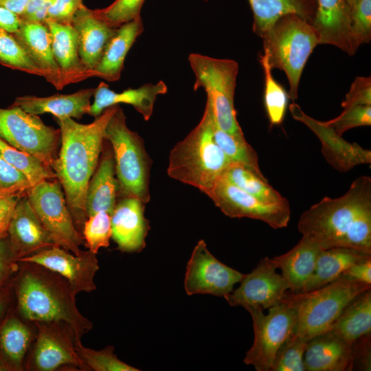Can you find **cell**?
Wrapping results in <instances>:
<instances>
[{"label":"cell","mask_w":371,"mask_h":371,"mask_svg":"<svg viewBox=\"0 0 371 371\" xmlns=\"http://www.w3.org/2000/svg\"><path fill=\"white\" fill-rule=\"evenodd\" d=\"M297 229L322 249L348 247L371 255V178L359 177L341 196L324 197L302 214Z\"/></svg>","instance_id":"obj_1"},{"label":"cell","mask_w":371,"mask_h":371,"mask_svg":"<svg viewBox=\"0 0 371 371\" xmlns=\"http://www.w3.org/2000/svg\"><path fill=\"white\" fill-rule=\"evenodd\" d=\"M117 106L106 109L89 124L78 123L72 118H55L61 139L51 168L62 186L74 224L81 234L87 218V189L98 164L106 124Z\"/></svg>","instance_id":"obj_2"},{"label":"cell","mask_w":371,"mask_h":371,"mask_svg":"<svg viewBox=\"0 0 371 371\" xmlns=\"http://www.w3.org/2000/svg\"><path fill=\"white\" fill-rule=\"evenodd\" d=\"M16 285L18 308L22 316L36 322H63L74 340L92 329V323L77 308L68 282L58 273L42 266L25 262Z\"/></svg>","instance_id":"obj_3"},{"label":"cell","mask_w":371,"mask_h":371,"mask_svg":"<svg viewBox=\"0 0 371 371\" xmlns=\"http://www.w3.org/2000/svg\"><path fill=\"white\" fill-rule=\"evenodd\" d=\"M214 113L206 102L199 124L171 150L168 175L208 195L231 163L215 142Z\"/></svg>","instance_id":"obj_4"},{"label":"cell","mask_w":371,"mask_h":371,"mask_svg":"<svg viewBox=\"0 0 371 371\" xmlns=\"http://www.w3.org/2000/svg\"><path fill=\"white\" fill-rule=\"evenodd\" d=\"M371 286L341 275L319 289L287 292L281 301L296 315L294 333L306 341L330 329L345 306Z\"/></svg>","instance_id":"obj_5"},{"label":"cell","mask_w":371,"mask_h":371,"mask_svg":"<svg viewBox=\"0 0 371 371\" xmlns=\"http://www.w3.org/2000/svg\"><path fill=\"white\" fill-rule=\"evenodd\" d=\"M261 38L271 69L285 73L289 84V98L294 102L304 66L319 45L316 29L298 15L289 14L280 17Z\"/></svg>","instance_id":"obj_6"},{"label":"cell","mask_w":371,"mask_h":371,"mask_svg":"<svg viewBox=\"0 0 371 371\" xmlns=\"http://www.w3.org/2000/svg\"><path fill=\"white\" fill-rule=\"evenodd\" d=\"M104 138L113 153L118 196L135 197L147 203L150 197L152 161L145 150L143 139L127 126L125 114L119 105L106 124Z\"/></svg>","instance_id":"obj_7"},{"label":"cell","mask_w":371,"mask_h":371,"mask_svg":"<svg viewBox=\"0 0 371 371\" xmlns=\"http://www.w3.org/2000/svg\"><path fill=\"white\" fill-rule=\"evenodd\" d=\"M188 61L195 77L194 90H205L218 126L234 136L245 137L234 107L238 63L198 53L190 54Z\"/></svg>","instance_id":"obj_8"},{"label":"cell","mask_w":371,"mask_h":371,"mask_svg":"<svg viewBox=\"0 0 371 371\" xmlns=\"http://www.w3.org/2000/svg\"><path fill=\"white\" fill-rule=\"evenodd\" d=\"M0 138L51 168L60 146V131L18 106L0 108Z\"/></svg>","instance_id":"obj_9"},{"label":"cell","mask_w":371,"mask_h":371,"mask_svg":"<svg viewBox=\"0 0 371 371\" xmlns=\"http://www.w3.org/2000/svg\"><path fill=\"white\" fill-rule=\"evenodd\" d=\"M27 196L54 243L78 254L85 240L74 224L60 181L57 179L42 181L30 187Z\"/></svg>","instance_id":"obj_10"},{"label":"cell","mask_w":371,"mask_h":371,"mask_svg":"<svg viewBox=\"0 0 371 371\" xmlns=\"http://www.w3.org/2000/svg\"><path fill=\"white\" fill-rule=\"evenodd\" d=\"M244 308L251 317L254 339L243 362L254 366L257 371H270L277 351L294 333L295 311L282 302L268 308L266 315L260 306H247Z\"/></svg>","instance_id":"obj_11"},{"label":"cell","mask_w":371,"mask_h":371,"mask_svg":"<svg viewBox=\"0 0 371 371\" xmlns=\"http://www.w3.org/2000/svg\"><path fill=\"white\" fill-rule=\"evenodd\" d=\"M226 216L262 221L273 229L286 227L291 217L286 201L267 203L240 189L225 177H221L207 195Z\"/></svg>","instance_id":"obj_12"},{"label":"cell","mask_w":371,"mask_h":371,"mask_svg":"<svg viewBox=\"0 0 371 371\" xmlns=\"http://www.w3.org/2000/svg\"><path fill=\"white\" fill-rule=\"evenodd\" d=\"M245 274L219 261L203 240L194 247L187 263L184 288L188 295L210 294L225 297Z\"/></svg>","instance_id":"obj_13"},{"label":"cell","mask_w":371,"mask_h":371,"mask_svg":"<svg viewBox=\"0 0 371 371\" xmlns=\"http://www.w3.org/2000/svg\"><path fill=\"white\" fill-rule=\"evenodd\" d=\"M42 266L63 277L75 295L96 289L94 277L99 269L96 254L82 250L74 254L58 245L43 249L19 259Z\"/></svg>","instance_id":"obj_14"},{"label":"cell","mask_w":371,"mask_h":371,"mask_svg":"<svg viewBox=\"0 0 371 371\" xmlns=\"http://www.w3.org/2000/svg\"><path fill=\"white\" fill-rule=\"evenodd\" d=\"M272 258H262L240 286L225 297L232 306H260L268 309L281 302L289 291L283 276L276 272Z\"/></svg>","instance_id":"obj_15"},{"label":"cell","mask_w":371,"mask_h":371,"mask_svg":"<svg viewBox=\"0 0 371 371\" xmlns=\"http://www.w3.org/2000/svg\"><path fill=\"white\" fill-rule=\"evenodd\" d=\"M289 110L295 120L305 124L317 135L322 143V155L335 169L347 172L357 165L371 163L370 150L346 141L324 122L306 114L294 102L289 105Z\"/></svg>","instance_id":"obj_16"},{"label":"cell","mask_w":371,"mask_h":371,"mask_svg":"<svg viewBox=\"0 0 371 371\" xmlns=\"http://www.w3.org/2000/svg\"><path fill=\"white\" fill-rule=\"evenodd\" d=\"M38 336L32 363L35 370L52 371L63 366L87 368L78 355L74 341L55 322H36Z\"/></svg>","instance_id":"obj_17"},{"label":"cell","mask_w":371,"mask_h":371,"mask_svg":"<svg viewBox=\"0 0 371 371\" xmlns=\"http://www.w3.org/2000/svg\"><path fill=\"white\" fill-rule=\"evenodd\" d=\"M144 204L135 197H121L111 214V238L122 252H139L146 246L150 226Z\"/></svg>","instance_id":"obj_18"},{"label":"cell","mask_w":371,"mask_h":371,"mask_svg":"<svg viewBox=\"0 0 371 371\" xmlns=\"http://www.w3.org/2000/svg\"><path fill=\"white\" fill-rule=\"evenodd\" d=\"M7 234L19 259L56 245L34 212L27 193L17 203Z\"/></svg>","instance_id":"obj_19"},{"label":"cell","mask_w":371,"mask_h":371,"mask_svg":"<svg viewBox=\"0 0 371 371\" xmlns=\"http://www.w3.org/2000/svg\"><path fill=\"white\" fill-rule=\"evenodd\" d=\"M71 25L78 36L81 64L89 76L92 77L93 70L116 28L109 25L95 15L93 10L83 3L74 14Z\"/></svg>","instance_id":"obj_20"},{"label":"cell","mask_w":371,"mask_h":371,"mask_svg":"<svg viewBox=\"0 0 371 371\" xmlns=\"http://www.w3.org/2000/svg\"><path fill=\"white\" fill-rule=\"evenodd\" d=\"M13 36L43 73V77L56 89L66 85L52 52V36L45 23L23 21Z\"/></svg>","instance_id":"obj_21"},{"label":"cell","mask_w":371,"mask_h":371,"mask_svg":"<svg viewBox=\"0 0 371 371\" xmlns=\"http://www.w3.org/2000/svg\"><path fill=\"white\" fill-rule=\"evenodd\" d=\"M352 344L329 329L306 344L304 355L305 371L352 370Z\"/></svg>","instance_id":"obj_22"},{"label":"cell","mask_w":371,"mask_h":371,"mask_svg":"<svg viewBox=\"0 0 371 371\" xmlns=\"http://www.w3.org/2000/svg\"><path fill=\"white\" fill-rule=\"evenodd\" d=\"M167 91L168 87L162 80L155 84H144L135 89L128 88L118 93L110 89L105 82H101L95 88L93 102L88 115L96 117L110 106L127 104L132 105L148 121L153 114L157 97L165 94Z\"/></svg>","instance_id":"obj_23"},{"label":"cell","mask_w":371,"mask_h":371,"mask_svg":"<svg viewBox=\"0 0 371 371\" xmlns=\"http://www.w3.org/2000/svg\"><path fill=\"white\" fill-rule=\"evenodd\" d=\"M312 25L319 36V45L338 47L352 56L355 54L350 40V8L346 0H316Z\"/></svg>","instance_id":"obj_24"},{"label":"cell","mask_w":371,"mask_h":371,"mask_svg":"<svg viewBox=\"0 0 371 371\" xmlns=\"http://www.w3.org/2000/svg\"><path fill=\"white\" fill-rule=\"evenodd\" d=\"M115 175L112 147L104 138L98 166L87 189L85 212L87 218L101 211L112 214L119 194Z\"/></svg>","instance_id":"obj_25"},{"label":"cell","mask_w":371,"mask_h":371,"mask_svg":"<svg viewBox=\"0 0 371 371\" xmlns=\"http://www.w3.org/2000/svg\"><path fill=\"white\" fill-rule=\"evenodd\" d=\"M94 91L95 88H91L80 89L71 94L57 93L47 97L19 96L11 106L20 107L35 115L50 113L55 118L81 119L85 114H88Z\"/></svg>","instance_id":"obj_26"},{"label":"cell","mask_w":371,"mask_h":371,"mask_svg":"<svg viewBox=\"0 0 371 371\" xmlns=\"http://www.w3.org/2000/svg\"><path fill=\"white\" fill-rule=\"evenodd\" d=\"M143 32L142 16L117 27L107 43L93 76L109 82L118 80L128 51Z\"/></svg>","instance_id":"obj_27"},{"label":"cell","mask_w":371,"mask_h":371,"mask_svg":"<svg viewBox=\"0 0 371 371\" xmlns=\"http://www.w3.org/2000/svg\"><path fill=\"white\" fill-rule=\"evenodd\" d=\"M322 249L313 242L302 237L298 243L284 254L272 258L286 280L289 291L300 293L311 279L317 258Z\"/></svg>","instance_id":"obj_28"},{"label":"cell","mask_w":371,"mask_h":371,"mask_svg":"<svg viewBox=\"0 0 371 371\" xmlns=\"http://www.w3.org/2000/svg\"><path fill=\"white\" fill-rule=\"evenodd\" d=\"M45 23L49 30L53 55L65 85L89 78L80 62L78 36L72 25L48 19Z\"/></svg>","instance_id":"obj_29"},{"label":"cell","mask_w":371,"mask_h":371,"mask_svg":"<svg viewBox=\"0 0 371 371\" xmlns=\"http://www.w3.org/2000/svg\"><path fill=\"white\" fill-rule=\"evenodd\" d=\"M253 12V32L259 37L282 16L295 14L313 23L316 0H248Z\"/></svg>","instance_id":"obj_30"},{"label":"cell","mask_w":371,"mask_h":371,"mask_svg":"<svg viewBox=\"0 0 371 371\" xmlns=\"http://www.w3.org/2000/svg\"><path fill=\"white\" fill-rule=\"evenodd\" d=\"M370 256L371 255L348 247L322 249L311 279L300 293L313 291L332 282L350 266Z\"/></svg>","instance_id":"obj_31"},{"label":"cell","mask_w":371,"mask_h":371,"mask_svg":"<svg viewBox=\"0 0 371 371\" xmlns=\"http://www.w3.org/2000/svg\"><path fill=\"white\" fill-rule=\"evenodd\" d=\"M330 330L350 344L371 332V288L356 295L343 309Z\"/></svg>","instance_id":"obj_32"},{"label":"cell","mask_w":371,"mask_h":371,"mask_svg":"<svg viewBox=\"0 0 371 371\" xmlns=\"http://www.w3.org/2000/svg\"><path fill=\"white\" fill-rule=\"evenodd\" d=\"M223 177L236 186L267 203L286 201L266 179H263L247 166L231 162Z\"/></svg>","instance_id":"obj_33"},{"label":"cell","mask_w":371,"mask_h":371,"mask_svg":"<svg viewBox=\"0 0 371 371\" xmlns=\"http://www.w3.org/2000/svg\"><path fill=\"white\" fill-rule=\"evenodd\" d=\"M212 133L215 142L231 162L243 164L263 179L267 180L260 170L258 155L248 144L245 137L234 136L221 129L218 126L214 115L212 122Z\"/></svg>","instance_id":"obj_34"},{"label":"cell","mask_w":371,"mask_h":371,"mask_svg":"<svg viewBox=\"0 0 371 371\" xmlns=\"http://www.w3.org/2000/svg\"><path fill=\"white\" fill-rule=\"evenodd\" d=\"M31 339L30 329L15 317L7 319L0 329V348L12 365L21 368Z\"/></svg>","instance_id":"obj_35"},{"label":"cell","mask_w":371,"mask_h":371,"mask_svg":"<svg viewBox=\"0 0 371 371\" xmlns=\"http://www.w3.org/2000/svg\"><path fill=\"white\" fill-rule=\"evenodd\" d=\"M0 156L21 172L27 177L31 187L44 180L56 179L49 166L38 158L15 148L1 138Z\"/></svg>","instance_id":"obj_36"},{"label":"cell","mask_w":371,"mask_h":371,"mask_svg":"<svg viewBox=\"0 0 371 371\" xmlns=\"http://www.w3.org/2000/svg\"><path fill=\"white\" fill-rule=\"evenodd\" d=\"M260 62L265 74L264 103L271 125L281 124L286 111L289 94L276 82L267 55L260 54Z\"/></svg>","instance_id":"obj_37"},{"label":"cell","mask_w":371,"mask_h":371,"mask_svg":"<svg viewBox=\"0 0 371 371\" xmlns=\"http://www.w3.org/2000/svg\"><path fill=\"white\" fill-rule=\"evenodd\" d=\"M0 64L12 69L43 77L42 71L13 34L3 30H0Z\"/></svg>","instance_id":"obj_38"},{"label":"cell","mask_w":371,"mask_h":371,"mask_svg":"<svg viewBox=\"0 0 371 371\" xmlns=\"http://www.w3.org/2000/svg\"><path fill=\"white\" fill-rule=\"evenodd\" d=\"M74 348L83 363L91 370L95 371L139 370L120 360L114 353V348L112 346L95 350L85 347L80 340L74 341Z\"/></svg>","instance_id":"obj_39"},{"label":"cell","mask_w":371,"mask_h":371,"mask_svg":"<svg viewBox=\"0 0 371 371\" xmlns=\"http://www.w3.org/2000/svg\"><path fill=\"white\" fill-rule=\"evenodd\" d=\"M307 341L293 333L277 351L270 371H305L304 355Z\"/></svg>","instance_id":"obj_40"},{"label":"cell","mask_w":371,"mask_h":371,"mask_svg":"<svg viewBox=\"0 0 371 371\" xmlns=\"http://www.w3.org/2000/svg\"><path fill=\"white\" fill-rule=\"evenodd\" d=\"M82 234L87 247L94 254L100 248L109 247L112 234L111 214L101 211L89 216L84 223Z\"/></svg>","instance_id":"obj_41"},{"label":"cell","mask_w":371,"mask_h":371,"mask_svg":"<svg viewBox=\"0 0 371 371\" xmlns=\"http://www.w3.org/2000/svg\"><path fill=\"white\" fill-rule=\"evenodd\" d=\"M350 40L355 52L371 40V0H358L350 8Z\"/></svg>","instance_id":"obj_42"},{"label":"cell","mask_w":371,"mask_h":371,"mask_svg":"<svg viewBox=\"0 0 371 371\" xmlns=\"http://www.w3.org/2000/svg\"><path fill=\"white\" fill-rule=\"evenodd\" d=\"M145 0H115L109 6L93 10L95 15L112 27L141 16V10Z\"/></svg>","instance_id":"obj_43"},{"label":"cell","mask_w":371,"mask_h":371,"mask_svg":"<svg viewBox=\"0 0 371 371\" xmlns=\"http://www.w3.org/2000/svg\"><path fill=\"white\" fill-rule=\"evenodd\" d=\"M324 122L340 135L355 127L370 126L371 105H357L346 108L339 116Z\"/></svg>","instance_id":"obj_44"},{"label":"cell","mask_w":371,"mask_h":371,"mask_svg":"<svg viewBox=\"0 0 371 371\" xmlns=\"http://www.w3.org/2000/svg\"><path fill=\"white\" fill-rule=\"evenodd\" d=\"M357 105H371L370 76L356 77L341 103L344 109Z\"/></svg>","instance_id":"obj_45"},{"label":"cell","mask_w":371,"mask_h":371,"mask_svg":"<svg viewBox=\"0 0 371 371\" xmlns=\"http://www.w3.org/2000/svg\"><path fill=\"white\" fill-rule=\"evenodd\" d=\"M82 3V0H54L47 10L45 20L71 24L74 14Z\"/></svg>","instance_id":"obj_46"},{"label":"cell","mask_w":371,"mask_h":371,"mask_svg":"<svg viewBox=\"0 0 371 371\" xmlns=\"http://www.w3.org/2000/svg\"><path fill=\"white\" fill-rule=\"evenodd\" d=\"M370 333L363 335L352 344V370L370 371L371 369Z\"/></svg>","instance_id":"obj_47"},{"label":"cell","mask_w":371,"mask_h":371,"mask_svg":"<svg viewBox=\"0 0 371 371\" xmlns=\"http://www.w3.org/2000/svg\"><path fill=\"white\" fill-rule=\"evenodd\" d=\"M24 187L30 188L27 177L19 170L6 162L0 156V188Z\"/></svg>","instance_id":"obj_48"},{"label":"cell","mask_w":371,"mask_h":371,"mask_svg":"<svg viewBox=\"0 0 371 371\" xmlns=\"http://www.w3.org/2000/svg\"><path fill=\"white\" fill-rule=\"evenodd\" d=\"M27 192L0 196V236L1 237L7 234L9 224L19 200Z\"/></svg>","instance_id":"obj_49"},{"label":"cell","mask_w":371,"mask_h":371,"mask_svg":"<svg viewBox=\"0 0 371 371\" xmlns=\"http://www.w3.org/2000/svg\"><path fill=\"white\" fill-rule=\"evenodd\" d=\"M54 0H30L19 16L23 21L45 23L47 12Z\"/></svg>","instance_id":"obj_50"},{"label":"cell","mask_w":371,"mask_h":371,"mask_svg":"<svg viewBox=\"0 0 371 371\" xmlns=\"http://www.w3.org/2000/svg\"><path fill=\"white\" fill-rule=\"evenodd\" d=\"M342 275L371 285V256L352 265Z\"/></svg>","instance_id":"obj_51"},{"label":"cell","mask_w":371,"mask_h":371,"mask_svg":"<svg viewBox=\"0 0 371 371\" xmlns=\"http://www.w3.org/2000/svg\"><path fill=\"white\" fill-rule=\"evenodd\" d=\"M21 23V19L18 15L0 6V30L12 34L19 29Z\"/></svg>","instance_id":"obj_52"},{"label":"cell","mask_w":371,"mask_h":371,"mask_svg":"<svg viewBox=\"0 0 371 371\" xmlns=\"http://www.w3.org/2000/svg\"><path fill=\"white\" fill-rule=\"evenodd\" d=\"M8 244L3 240V238H0V285L1 284L3 280L6 275V273L9 267L10 261V248L8 247Z\"/></svg>","instance_id":"obj_53"},{"label":"cell","mask_w":371,"mask_h":371,"mask_svg":"<svg viewBox=\"0 0 371 371\" xmlns=\"http://www.w3.org/2000/svg\"><path fill=\"white\" fill-rule=\"evenodd\" d=\"M30 0H0L2 6L19 16L25 10Z\"/></svg>","instance_id":"obj_54"},{"label":"cell","mask_w":371,"mask_h":371,"mask_svg":"<svg viewBox=\"0 0 371 371\" xmlns=\"http://www.w3.org/2000/svg\"><path fill=\"white\" fill-rule=\"evenodd\" d=\"M30 188L24 187H13L8 188H0V196L14 194V193H23L27 192Z\"/></svg>","instance_id":"obj_55"},{"label":"cell","mask_w":371,"mask_h":371,"mask_svg":"<svg viewBox=\"0 0 371 371\" xmlns=\"http://www.w3.org/2000/svg\"><path fill=\"white\" fill-rule=\"evenodd\" d=\"M5 308V302L2 299H0V317Z\"/></svg>","instance_id":"obj_56"},{"label":"cell","mask_w":371,"mask_h":371,"mask_svg":"<svg viewBox=\"0 0 371 371\" xmlns=\"http://www.w3.org/2000/svg\"><path fill=\"white\" fill-rule=\"evenodd\" d=\"M350 8H351L358 0H346Z\"/></svg>","instance_id":"obj_57"},{"label":"cell","mask_w":371,"mask_h":371,"mask_svg":"<svg viewBox=\"0 0 371 371\" xmlns=\"http://www.w3.org/2000/svg\"><path fill=\"white\" fill-rule=\"evenodd\" d=\"M6 368L2 365L0 364V371H3V370H6Z\"/></svg>","instance_id":"obj_58"},{"label":"cell","mask_w":371,"mask_h":371,"mask_svg":"<svg viewBox=\"0 0 371 371\" xmlns=\"http://www.w3.org/2000/svg\"><path fill=\"white\" fill-rule=\"evenodd\" d=\"M3 238V237H1V236H0V238Z\"/></svg>","instance_id":"obj_59"}]
</instances>
